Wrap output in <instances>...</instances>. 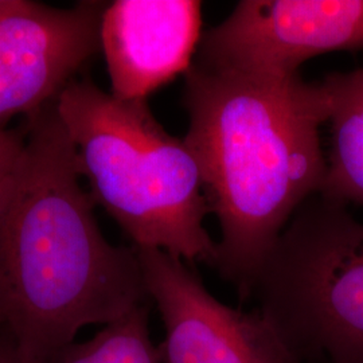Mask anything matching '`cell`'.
Listing matches in <instances>:
<instances>
[{"label":"cell","mask_w":363,"mask_h":363,"mask_svg":"<svg viewBox=\"0 0 363 363\" xmlns=\"http://www.w3.org/2000/svg\"><path fill=\"white\" fill-rule=\"evenodd\" d=\"M55 101L25 117L23 154L0 208V330L33 363L150 298L133 247L112 245L97 223Z\"/></svg>","instance_id":"6da1fadb"},{"label":"cell","mask_w":363,"mask_h":363,"mask_svg":"<svg viewBox=\"0 0 363 363\" xmlns=\"http://www.w3.org/2000/svg\"><path fill=\"white\" fill-rule=\"evenodd\" d=\"M183 103L210 211L218 218L214 268L242 298L298 208L320 194L327 157L323 84L190 66Z\"/></svg>","instance_id":"7a4b0ae2"},{"label":"cell","mask_w":363,"mask_h":363,"mask_svg":"<svg viewBox=\"0 0 363 363\" xmlns=\"http://www.w3.org/2000/svg\"><path fill=\"white\" fill-rule=\"evenodd\" d=\"M55 105L94 205L116 220L133 247L213 267L217 242L203 226L210 208L199 164L186 140L162 127L147 100H118L91 78H76Z\"/></svg>","instance_id":"3957f363"},{"label":"cell","mask_w":363,"mask_h":363,"mask_svg":"<svg viewBox=\"0 0 363 363\" xmlns=\"http://www.w3.org/2000/svg\"><path fill=\"white\" fill-rule=\"evenodd\" d=\"M300 363H363V223L347 205L304 202L250 288Z\"/></svg>","instance_id":"277c9868"},{"label":"cell","mask_w":363,"mask_h":363,"mask_svg":"<svg viewBox=\"0 0 363 363\" xmlns=\"http://www.w3.org/2000/svg\"><path fill=\"white\" fill-rule=\"evenodd\" d=\"M362 49L363 0H242L201 37L193 64L289 78L316 55Z\"/></svg>","instance_id":"5b68a950"},{"label":"cell","mask_w":363,"mask_h":363,"mask_svg":"<svg viewBox=\"0 0 363 363\" xmlns=\"http://www.w3.org/2000/svg\"><path fill=\"white\" fill-rule=\"evenodd\" d=\"M133 249L164 325L166 363H300L259 310L223 304L187 262L167 252Z\"/></svg>","instance_id":"8992f818"},{"label":"cell","mask_w":363,"mask_h":363,"mask_svg":"<svg viewBox=\"0 0 363 363\" xmlns=\"http://www.w3.org/2000/svg\"><path fill=\"white\" fill-rule=\"evenodd\" d=\"M105 1L15 0L0 16V130L58 99L100 50Z\"/></svg>","instance_id":"52a82bcc"},{"label":"cell","mask_w":363,"mask_h":363,"mask_svg":"<svg viewBox=\"0 0 363 363\" xmlns=\"http://www.w3.org/2000/svg\"><path fill=\"white\" fill-rule=\"evenodd\" d=\"M196 0H116L106 3L100 23L111 94L147 100L193 65L201 42Z\"/></svg>","instance_id":"ba28073f"},{"label":"cell","mask_w":363,"mask_h":363,"mask_svg":"<svg viewBox=\"0 0 363 363\" xmlns=\"http://www.w3.org/2000/svg\"><path fill=\"white\" fill-rule=\"evenodd\" d=\"M330 103V151L320 195L363 205V67L331 73L322 82Z\"/></svg>","instance_id":"9c48e42d"},{"label":"cell","mask_w":363,"mask_h":363,"mask_svg":"<svg viewBox=\"0 0 363 363\" xmlns=\"http://www.w3.org/2000/svg\"><path fill=\"white\" fill-rule=\"evenodd\" d=\"M49 363H166L150 331V306L143 304L104 325L85 342H73Z\"/></svg>","instance_id":"30bf717a"},{"label":"cell","mask_w":363,"mask_h":363,"mask_svg":"<svg viewBox=\"0 0 363 363\" xmlns=\"http://www.w3.org/2000/svg\"><path fill=\"white\" fill-rule=\"evenodd\" d=\"M26 132L23 124L0 130V208L13 184V177L23 154Z\"/></svg>","instance_id":"8fae6325"},{"label":"cell","mask_w":363,"mask_h":363,"mask_svg":"<svg viewBox=\"0 0 363 363\" xmlns=\"http://www.w3.org/2000/svg\"><path fill=\"white\" fill-rule=\"evenodd\" d=\"M0 363H33L19 350L13 337L0 330Z\"/></svg>","instance_id":"7c38bea8"}]
</instances>
